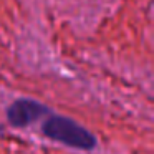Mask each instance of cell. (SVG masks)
<instances>
[{
  "label": "cell",
  "mask_w": 154,
  "mask_h": 154,
  "mask_svg": "<svg viewBox=\"0 0 154 154\" xmlns=\"http://www.w3.org/2000/svg\"><path fill=\"white\" fill-rule=\"evenodd\" d=\"M42 131L47 137L61 143L65 146L75 147L81 151H91L96 147L98 141L91 131H88L80 123L70 119L66 116H53L47 118L42 126Z\"/></svg>",
  "instance_id": "cell-1"
},
{
  "label": "cell",
  "mask_w": 154,
  "mask_h": 154,
  "mask_svg": "<svg viewBox=\"0 0 154 154\" xmlns=\"http://www.w3.org/2000/svg\"><path fill=\"white\" fill-rule=\"evenodd\" d=\"M48 113H50V108L45 104L28 98H20L7 108V119L14 128H25Z\"/></svg>",
  "instance_id": "cell-2"
},
{
  "label": "cell",
  "mask_w": 154,
  "mask_h": 154,
  "mask_svg": "<svg viewBox=\"0 0 154 154\" xmlns=\"http://www.w3.org/2000/svg\"><path fill=\"white\" fill-rule=\"evenodd\" d=\"M2 129H4V128H2V126H0V133H2Z\"/></svg>",
  "instance_id": "cell-3"
}]
</instances>
